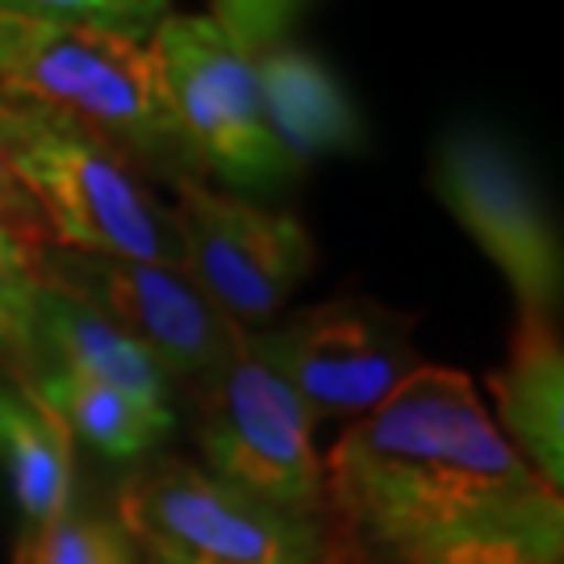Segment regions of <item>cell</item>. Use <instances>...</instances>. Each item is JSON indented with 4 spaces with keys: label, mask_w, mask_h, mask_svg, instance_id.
Segmentation results:
<instances>
[{
    "label": "cell",
    "mask_w": 564,
    "mask_h": 564,
    "mask_svg": "<svg viewBox=\"0 0 564 564\" xmlns=\"http://www.w3.org/2000/svg\"><path fill=\"white\" fill-rule=\"evenodd\" d=\"M18 564H142L121 527L67 510L59 523L25 531Z\"/></svg>",
    "instance_id": "obj_18"
},
{
    "label": "cell",
    "mask_w": 564,
    "mask_h": 564,
    "mask_svg": "<svg viewBox=\"0 0 564 564\" xmlns=\"http://www.w3.org/2000/svg\"><path fill=\"white\" fill-rule=\"evenodd\" d=\"M0 18L80 25L130 42H151V34L172 18V0H0Z\"/></svg>",
    "instance_id": "obj_17"
},
{
    "label": "cell",
    "mask_w": 564,
    "mask_h": 564,
    "mask_svg": "<svg viewBox=\"0 0 564 564\" xmlns=\"http://www.w3.org/2000/svg\"><path fill=\"white\" fill-rule=\"evenodd\" d=\"M0 468L25 531L59 523L72 510V435L30 384L0 377Z\"/></svg>",
    "instance_id": "obj_14"
},
{
    "label": "cell",
    "mask_w": 564,
    "mask_h": 564,
    "mask_svg": "<svg viewBox=\"0 0 564 564\" xmlns=\"http://www.w3.org/2000/svg\"><path fill=\"white\" fill-rule=\"evenodd\" d=\"M302 4L305 0H214V21L247 59H260L263 51L281 46Z\"/></svg>",
    "instance_id": "obj_19"
},
{
    "label": "cell",
    "mask_w": 564,
    "mask_h": 564,
    "mask_svg": "<svg viewBox=\"0 0 564 564\" xmlns=\"http://www.w3.org/2000/svg\"><path fill=\"white\" fill-rule=\"evenodd\" d=\"M0 88L80 121L134 167L197 181L147 42L80 25L0 18Z\"/></svg>",
    "instance_id": "obj_2"
},
{
    "label": "cell",
    "mask_w": 564,
    "mask_h": 564,
    "mask_svg": "<svg viewBox=\"0 0 564 564\" xmlns=\"http://www.w3.org/2000/svg\"><path fill=\"white\" fill-rule=\"evenodd\" d=\"M0 239L9 247H18L21 256H30V260H39L42 251L55 247L46 214L30 197V188L21 184L13 163L4 160V151H0Z\"/></svg>",
    "instance_id": "obj_20"
},
{
    "label": "cell",
    "mask_w": 564,
    "mask_h": 564,
    "mask_svg": "<svg viewBox=\"0 0 564 564\" xmlns=\"http://www.w3.org/2000/svg\"><path fill=\"white\" fill-rule=\"evenodd\" d=\"M34 272L97 305L160 360L167 377L205 381L235 356L247 335L172 263L109 260L51 247L34 260Z\"/></svg>",
    "instance_id": "obj_10"
},
{
    "label": "cell",
    "mask_w": 564,
    "mask_h": 564,
    "mask_svg": "<svg viewBox=\"0 0 564 564\" xmlns=\"http://www.w3.org/2000/svg\"><path fill=\"white\" fill-rule=\"evenodd\" d=\"M0 151L46 214L55 247L176 268L172 214L147 193L139 167L88 126L0 88Z\"/></svg>",
    "instance_id": "obj_3"
},
{
    "label": "cell",
    "mask_w": 564,
    "mask_h": 564,
    "mask_svg": "<svg viewBox=\"0 0 564 564\" xmlns=\"http://www.w3.org/2000/svg\"><path fill=\"white\" fill-rule=\"evenodd\" d=\"M335 564H435L468 544H514L561 564L564 498L514 452L477 384L423 364L323 460Z\"/></svg>",
    "instance_id": "obj_1"
},
{
    "label": "cell",
    "mask_w": 564,
    "mask_h": 564,
    "mask_svg": "<svg viewBox=\"0 0 564 564\" xmlns=\"http://www.w3.org/2000/svg\"><path fill=\"white\" fill-rule=\"evenodd\" d=\"M34 335H39L42 372H76V377L118 389L147 410L172 414V405H167L172 377L160 368V360L139 339H130L113 318H105L97 305H88L84 297L67 293L63 284H51L42 276L39 305H34Z\"/></svg>",
    "instance_id": "obj_11"
},
{
    "label": "cell",
    "mask_w": 564,
    "mask_h": 564,
    "mask_svg": "<svg viewBox=\"0 0 564 564\" xmlns=\"http://www.w3.org/2000/svg\"><path fill=\"white\" fill-rule=\"evenodd\" d=\"M440 202L498 263L519 310L552 318L561 305V239L523 163L485 130L447 134L435 155Z\"/></svg>",
    "instance_id": "obj_9"
},
{
    "label": "cell",
    "mask_w": 564,
    "mask_h": 564,
    "mask_svg": "<svg viewBox=\"0 0 564 564\" xmlns=\"http://www.w3.org/2000/svg\"><path fill=\"white\" fill-rule=\"evenodd\" d=\"M435 564H544V561H535L531 552H523V547L514 544H468L440 556Z\"/></svg>",
    "instance_id": "obj_21"
},
{
    "label": "cell",
    "mask_w": 564,
    "mask_h": 564,
    "mask_svg": "<svg viewBox=\"0 0 564 564\" xmlns=\"http://www.w3.org/2000/svg\"><path fill=\"white\" fill-rule=\"evenodd\" d=\"M118 519L142 564H335L323 519L263 502L197 464L130 477Z\"/></svg>",
    "instance_id": "obj_4"
},
{
    "label": "cell",
    "mask_w": 564,
    "mask_h": 564,
    "mask_svg": "<svg viewBox=\"0 0 564 564\" xmlns=\"http://www.w3.org/2000/svg\"><path fill=\"white\" fill-rule=\"evenodd\" d=\"M147 46L197 172L256 197L281 193L297 167L268 130L256 59L214 18H167Z\"/></svg>",
    "instance_id": "obj_5"
},
{
    "label": "cell",
    "mask_w": 564,
    "mask_h": 564,
    "mask_svg": "<svg viewBox=\"0 0 564 564\" xmlns=\"http://www.w3.org/2000/svg\"><path fill=\"white\" fill-rule=\"evenodd\" d=\"M263 118L293 167L323 155H343L364 142V121L343 84L323 63L293 46H272L256 59Z\"/></svg>",
    "instance_id": "obj_13"
},
{
    "label": "cell",
    "mask_w": 564,
    "mask_h": 564,
    "mask_svg": "<svg viewBox=\"0 0 564 564\" xmlns=\"http://www.w3.org/2000/svg\"><path fill=\"white\" fill-rule=\"evenodd\" d=\"M498 431L514 444L535 477L552 489L564 481V356L552 318L523 314L510 360L494 377Z\"/></svg>",
    "instance_id": "obj_12"
},
{
    "label": "cell",
    "mask_w": 564,
    "mask_h": 564,
    "mask_svg": "<svg viewBox=\"0 0 564 564\" xmlns=\"http://www.w3.org/2000/svg\"><path fill=\"white\" fill-rule=\"evenodd\" d=\"M281 377L310 419H364L405 381L423 360L414 347V323L364 297L314 305L281 326L247 335Z\"/></svg>",
    "instance_id": "obj_8"
},
{
    "label": "cell",
    "mask_w": 564,
    "mask_h": 564,
    "mask_svg": "<svg viewBox=\"0 0 564 564\" xmlns=\"http://www.w3.org/2000/svg\"><path fill=\"white\" fill-rule=\"evenodd\" d=\"M202 452L214 477L263 502L323 519V460L302 398L242 335L235 356L202 381Z\"/></svg>",
    "instance_id": "obj_6"
},
{
    "label": "cell",
    "mask_w": 564,
    "mask_h": 564,
    "mask_svg": "<svg viewBox=\"0 0 564 564\" xmlns=\"http://www.w3.org/2000/svg\"><path fill=\"white\" fill-rule=\"evenodd\" d=\"M34 305H39L34 260L0 239V377H13L25 384L42 372Z\"/></svg>",
    "instance_id": "obj_16"
},
{
    "label": "cell",
    "mask_w": 564,
    "mask_h": 564,
    "mask_svg": "<svg viewBox=\"0 0 564 564\" xmlns=\"http://www.w3.org/2000/svg\"><path fill=\"white\" fill-rule=\"evenodd\" d=\"M30 389L59 414L72 440H84L109 460H139L151 447H160L167 431L176 426V414L147 410L118 389L76 377V372H42L30 381Z\"/></svg>",
    "instance_id": "obj_15"
},
{
    "label": "cell",
    "mask_w": 564,
    "mask_h": 564,
    "mask_svg": "<svg viewBox=\"0 0 564 564\" xmlns=\"http://www.w3.org/2000/svg\"><path fill=\"white\" fill-rule=\"evenodd\" d=\"M167 214L181 251L176 268L247 335L272 323L314 268L305 226L247 197L176 181Z\"/></svg>",
    "instance_id": "obj_7"
}]
</instances>
